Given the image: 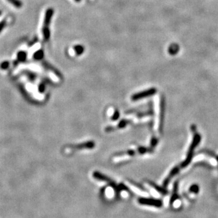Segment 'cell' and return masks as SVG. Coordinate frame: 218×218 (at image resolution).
<instances>
[{"label": "cell", "instance_id": "30bf717a", "mask_svg": "<svg viewBox=\"0 0 218 218\" xmlns=\"http://www.w3.org/2000/svg\"><path fill=\"white\" fill-rule=\"evenodd\" d=\"M151 184L152 187H154V189H155L156 190H157V191L160 192V193H163V194H166V193H167V191H166V190L163 189V188H161V187H157V185L155 184H153V182H151Z\"/></svg>", "mask_w": 218, "mask_h": 218}, {"label": "cell", "instance_id": "8fae6325", "mask_svg": "<svg viewBox=\"0 0 218 218\" xmlns=\"http://www.w3.org/2000/svg\"><path fill=\"white\" fill-rule=\"evenodd\" d=\"M75 52L77 55H81L82 53L84 52V48L82 45H76L74 47Z\"/></svg>", "mask_w": 218, "mask_h": 218}, {"label": "cell", "instance_id": "9c48e42d", "mask_svg": "<svg viewBox=\"0 0 218 218\" xmlns=\"http://www.w3.org/2000/svg\"><path fill=\"white\" fill-rule=\"evenodd\" d=\"M10 4H11L13 7L16 8H20L22 7V2L20 0H7Z\"/></svg>", "mask_w": 218, "mask_h": 218}, {"label": "cell", "instance_id": "6da1fadb", "mask_svg": "<svg viewBox=\"0 0 218 218\" xmlns=\"http://www.w3.org/2000/svg\"><path fill=\"white\" fill-rule=\"evenodd\" d=\"M54 14V10L52 8L47 9L45 12V19H44V24L43 27V35L44 39L45 40H49L50 37V31H49V24L51 23V20L52 19Z\"/></svg>", "mask_w": 218, "mask_h": 218}, {"label": "cell", "instance_id": "d6986e66", "mask_svg": "<svg viewBox=\"0 0 218 218\" xmlns=\"http://www.w3.org/2000/svg\"><path fill=\"white\" fill-rule=\"evenodd\" d=\"M81 1V0H75V1H76V2H80Z\"/></svg>", "mask_w": 218, "mask_h": 218}, {"label": "cell", "instance_id": "5b68a950", "mask_svg": "<svg viewBox=\"0 0 218 218\" xmlns=\"http://www.w3.org/2000/svg\"><path fill=\"white\" fill-rule=\"evenodd\" d=\"M179 168L178 167H174L173 169H172L171 172H170V173L169 174V176H168V177L165 180V181H164V183H163L164 187H166V186H167V184L169 182V181H170L171 178L172 177H174V176H175V175H177V174L178 172H179Z\"/></svg>", "mask_w": 218, "mask_h": 218}, {"label": "cell", "instance_id": "277c9868", "mask_svg": "<svg viewBox=\"0 0 218 218\" xmlns=\"http://www.w3.org/2000/svg\"><path fill=\"white\" fill-rule=\"evenodd\" d=\"M139 203L142 205H152L157 208H160L162 206V202L160 200L151 199H144V198H141L139 199Z\"/></svg>", "mask_w": 218, "mask_h": 218}, {"label": "cell", "instance_id": "ffe728a7", "mask_svg": "<svg viewBox=\"0 0 218 218\" xmlns=\"http://www.w3.org/2000/svg\"><path fill=\"white\" fill-rule=\"evenodd\" d=\"M1 13H2V12H1V10H0V16H1Z\"/></svg>", "mask_w": 218, "mask_h": 218}, {"label": "cell", "instance_id": "ba28073f", "mask_svg": "<svg viewBox=\"0 0 218 218\" xmlns=\"http://www.w3.org/2000/svg\"><path fill=\"white\" fill-rule=\"evenodd\" d=\"M26 58H27V55L25 52L21 51L18 53V59H19L20 61H25Z\"/></svg>", "mask_w": 218, "mask_h": 218}, {"label": "cell", "instance_id": "9a60e30c", "mask_svg": "<svg viewBox=\"0 0 218 218\" xmlns=\"http://www.w3.org/2000/svg\"><path fill=\"white\" fill-rule=\"evenodd\" d=\"M6 25H7V21L6 20H2V21L0 22V33L4 28Z\"/></svg>", "mask_w": 218, "mask_h": 218}, {"label": "cell", "instance_id": "ac0fdd59", "mask_svg": "<svg viewBox=\"0 0 218 218\" xmlns=\"http://www.w3.org/2000/svg\"><path fill=\"white\" fill-rule=\"evenodd\" d=\"M112 117H113V118H112L113 120H116V119H117L118 118H119V112H115V115H114V116H113Z\"/></svg>", "mask_w": 218, "mask_h": 218}, {"label": "cell", "instance_id": "7a4b0ae2", "mask_svg": "<svg viewBox=\"0 0 218 218\" xmlns=\"http://www.w3.org/2000/svg\"><path fill=\"white\" fill-rule=\"evenodd\" d=\"M201 136H200L199 133H196V134H195L194 137H193V141H192V143H191V146H190L189 149V152H188L187 159H186L184 161L182 165H181V167H187V166L189 165V164L191 163L192 157H193V151H194L197 145L199 144L200 141H201Z\"/></svg>", "mask_w": 218, "mask_h": 218}, {"label": "cell", "instance_id": "e0dca14e", "mask_svg": "<svg viewBox=\"0 0 218 218\" xmlns=\"http://www.w3.org/2000/svg\"><path fill=\"white\" fill-rule=\"evenodd\" d=\"M146 152H147V149L145 148L141 147V148H139V153L143 154L144 153H146Z\"/></svg>", "mask_w": 218, "mask_h": 218}, {"label": "cell", "instance_id": "8992f818", "mask_svg": "<svg viewBox=\"0 0 218 218\" xmlns=\"http://www.w3.org/2000/svg\"><path fill=\"white\" fill-rule=\"evenodd\" d=\"M179 50V47L177 44H172L169 46L168 49V52L171 55H175Z\"/></svg>", "mask_w": 218, "mask_h": 218}, {"label": "cell", "instance_id": "2e32d148", "mask_svg": "<svg viewBox=\"0 0 218 218\" xmlns=\"http://www.w3.org/2000/svg\"><path fill=\"white\" fill-rule=\"evenodd\" d=\"M127 124V121H121V122L119 123V124L118 125V127H119V128L124 127Z\"/></svg>", "mask_w": 218, "mask_h": 218}, {"label": "cell", "instance_id": "5bb4252c", "mask_svg": "<svg viewBox=\"0 0 218 218\" xmlns=\"http://www.w3.org/2000/svg\"><path fill=\"white\" fill-rule=\"evenodd\" d=\"M190 191L193 192V193H197L198 192H199V187L196 184L191 186V188H190Z\"/></svg>", "mask_w": 218, "mask_h": 218}, {"label": "cell", "instance_id": "52a82bcc", "mask_svg": "<svg viewBox=\"0 0 218 218\" xmlns=\"http://www.w3.org/2000/svg\"><path fill=\"white\" fill-rule=\"evenodd\" d=\"M43 57H44V52L43 49H39V50H37L33 55L34 59L36 60H40L43 59Z\"/></svg>", "mask_w": 218, "mask_h": 218}, {"label": "cell", "instance_id": "7c38bea8", "mask_svg": "<svg viewBox=\"0 0 218 218\" xmlns=\"http://www.w3.org/2000/svg\"><path fill=\"white\" fill-rule=\"evenodd\" d=\"M177 184H176L175 189H174V193H173L172 196V199H171V203H172L174 202V200L175 201V199L177 198Z\"/></svg>", "mask_w": 218, "mask_h": 218}, {"label": "cell", "instance_id": "4fadbf2b", "mask_svg": "<svg viewBox=\"0 0 218 218\" xmlns=\"http://www.w3.org/2000/svg\"><path fill=\"white\" fill-rule=\"evenodd\" d=\"M9 61H3L1 64H0V68H1V69H7V68L9 67Z\"/></svg>", "mask_w": 218, "mask_h": 218}, {"label": "cell", "instance_id": "3957f363", "mask_svg": "<svg viewBox=\"0 0 218 218\" xmlns=\"http://www.w3.org/2000/svg\"><path fill=\"white\" fill-rule=\"evenodd\" d=\"M156 93H157V90H156V88H152L148 89L146 91H143L134 94V95L131 96V100L133 101H137L141 99L145 98V97H150V96L155 95Z\"/></svg>", "mask_w": 218, "mask_h": 218}]
</instances>
